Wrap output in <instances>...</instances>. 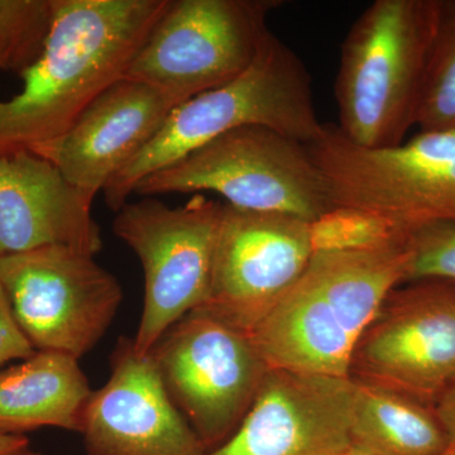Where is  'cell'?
Returning <instances> with one entry per match:
<instances>
[{
    "label": "cell",
    "instance_id": "6da1fadb",
    "mask_svg": "<svg viewBox=\"0 0 455 455\" xmlns=\"http://www.w3.org/2000/svg\"><path fill=\"white\" fill-rule=\"evenodd\" d=\"M167 0H53L44 55L0 99V157L64 134L83 110L122 79Z\"/></svg>",
    "mask_w": 455,
    "mask_h": 455
},
{
    "label": "cell",
    "instance_id": "7a4b0ae2",
    "mask_svg": "<svg viewBox=\"0 0 455 455\" xmlns=\"http://www.w3.org/2000/svg\"><path fill=\"white\" fill-rule=\"evenodd\" d=\"M409 235L314 252L300 277L250 334L268 368L349 377L359 339L392 290L406 283Z\"/></svg>",
    "mask_w": 455,
    "mask_h": 455
},
{
    "label": "cell",
    "instance_id": "3957f363",
    "mask_svg": "<svg viewBox=\"0 0 455 455\" xmlns=\"http://www.w3.org/2000/svg\"><path fill=\"white\" fill-rule=\"evenodd\" d=\"M244 125H265L305 145L317 140L324 125L317 116L307 65L271 31L241 76L171 112L157 136L108 182L107 205L121 211L147 176Z\"/></svg>",
    "mask_w": 455,
    "mask_h": 455
},
{
    "label": "cell",
    "instance_id": "277c9868",
    "mask_svg": "<svg viewBox=\"0 0 455 455\" xmlns=\"http://www.w3.org/2000/svg\"><path fill=\"white\" fill-rule=\"evenodd\" d=\"M439 0H376L350 27L334 92L337 127L355 145L388 148L416 125Z\"/></svg>",
    "mask_w": 455,
    "mask_h": 455
},
{
    "label": "cell",
    "instance_id": "5b68a950",
    "mask_svg": "<svg viewBox=\"0 0 455 455\" xmlns=\"http://www.w3.org/2000/svg\"><path fill=\"white\" fill-rule=\"evenodd\" d=\"M307 146L335 209L366 212L406 233L455 223V128L368 148L324 123Z\"/></svg>",
    "mask_w": 455,
    "mask_h": 455
},
{
    "label": "cell",
    "instance_id": "8992f818",
    "mask_svg": "<svg viewBox=\"0 0 455 455\" xmlns=\"http://www.w3.org/2000/svg\"><path fill=\"white\" fill-rule=\"evenodd\" d=\"M197 191H212L235 208L310 223L335 211L307 146L265 125L228 132L147 176L134 193L154 197Z\"/></svg>",
    "mask_w": 455,
    "mask_h": 455
},
{
    "label": "cell",
    "instance_id": "52a82bcc",
    "mask_svg": "<svg viewBox=\"0 0 455 455\" xmlns=\"http://www.w3.org/2000/svg\"><path fill=\"white\" fill-rule=\"evenodd\" d=\"M283 0H167L123 77L163 90L179 104L241 76Z\"/></svg>",
    "mask_w": 455,
    "mask_h": 455
},
{
    "label": "cell",
    "instance_id": "ba28073f",
    "mask_svg": "<svg viewBox=\"0 0 455 455\" xmlns=\"http://www.w3.org/2000/svg\"><path fill=\"white\" fill-rule=\"evenodd\" d=\"M148 355L208 451L235 433L269 370L247 334L202 310L171 325Z\"/></svg>",
    "mask_w": 455,
    "mask_h": 455
},
{
    "label": "cell",
    "instance_id": "9c48e42d",
    "mask_svg": "<svg viewBox=\"0 0 455 455\" xmlns=\"http://www.w3.org/2000/svg\"><path fill=\"white\" fill-rule=\"evenodd\" d=\"M221 208L196 196L176 208L145 197L116 212L114 233L139 256L145 271V307L132 339L140 357L208 299Z\"/></svg>",
    "mask_w": 455,
    "mask_h": 455
},
{
    "label": "cell",
    "instance_id": "30bf717a",
    "mask_svg": "<svg viewBox=\"0 0 455 455\" xmlns=\"http://www.w3.org/2000/svg\"><path fill=\"white\" fill-rule=\"evenodd\" d=\"M0 287L36 352L76 359L97 346L123 301L110 272L61 245L0 257Z\"/></svg>",
    "mask_w": 455,
    "mask_h": 455
},
{
    "label": "cell",
    "instance_id": "8fae6325",
    "mask_svg": "<svg viewBox=\"0 0 455 455\" xmlns=\"http://www.w3.org/2000/svg\"><path fill=\"white\" fill-rule=\"evenodd\" d=\"M349 379L429 406L455 387V283L420 280L388 293L359 339Z\"/></svg>",
    "mask_w": 455,
    "mask_h": 455
},
{
    "label": "cell",
    "instance_id": "7c38bea8",
    "mask_svg": "<svg viewBox=\"0 0 455 455\" xmlns=\"http://www.w3.org/2000/svg\"><path fill=\"white\" fill-rule=\"evenodd\" d=\"M313 254L310 221L227 204L218 226L211 290L196 310L250 337Z\"/></svg>",
    "mask_w": 455,
    "mask_h": 455
},
{
    "label": "cell",
    "instance_id": "4fadbf2b",
    "mask_svg": "<svg viewBox=\"0 0 455 455\" xmlns=\"http://www.w3.org/2000/svg\"><path fill=\"white\" fill-rule=\"evenodd\" d=\"M355 381L269 368L235 433L208 455H344Z\"/></svg>",
    "mask_w": 455,
    "mask_h": 455
},
{
    "label": "cell",
    "instance_id": "5bb4252c",
    "mask_svg": "<svg viewBox=\"0 0 455 455\" xmlns=\"http://www.w3.org/2000/svg\"><path fill=\"white\" fill-rule=\"evenodd\" d=\"M80 434L86 455H208L164 390L151 357L119 339L109 381L92 391Z\"/></svg>",
    "mask_w": 455,
    "mask_h": 455
},
{
    "label": "cell",
    "instance_id": "9a60e30c",
    "mask_svg": "<svg viewBox=\"0 0 455 455\" xmlns=\"http://www.w3.org/2000/svg\"><path fill=\"white\" fill-rule=\"evenodd\" d=\"M163 90L134 80L108 86L57 139L33 147L90 202L157 136L179 107Z\"/></svg>",
    "mask_w": 455,
    "mask_h": 455
},
{
    "label": "cell",
    "instance_id": "2e32d148",
    "mask_svg": "<svg viewBox=\"0 0 455 455\" xmlns=\"http://www.w3.org/2000/svg\"><path fill=\"white\" fill-rule=\"evenodd\" d=\"M92 203L32 151L0 157V257L49 245L90 256L103 250Z\"/></svg>",
    "mask_w": 455,
    "mask_h": 455
},
{
    "label": "cell",
    "instance_id": "e0dca14e",
    "mask_svg": "<svg viewBox=\"0 0 455 455\" xmlns=\"http://www.w3.org/2000/svg\"><path fill=\"white\" fill-rule=\"evenodd\" d=\"M92 392L79 359L36 352L0 370V434L23 435L46 427L80 433Z\"/></svg>",
    "mask_w": 455,
    "mask_h": 455
},
{
    "label": "cell",
    "instance_id": "ac0fdd59",
    "mask_svg": "<svg viewBox=\"0 0 455 455\" xmlns=\"http://www.w3.org/2000/svg\"><path fill=\"white\" fill-rule=\"evenodd\" d=\"M350 442L371 455H444L451 447L433 406L355 381Z\"/></svg>",
    "mask_w": 455,
    "mask_h": 455
},
{
    "label": "cell",
    "instance_id": "d6986e66",
    "mask_svg": "<svg viewBox=\"0 0 455 455\" xmlns=\"http://www.w3.org/2000/svg\"><path fill=\"white\" fill-rule=\"evenodd\" d=\"M416 125L420 132L455 128V0H439Z\"/></svg>",
    "mask_w": 455,
    "mask_h": 455
},
{
    "label": "cell",
    "instance_id": "ffe728a7",
    "mask_svg": "<svg viewBox=\"0 0 455 455\" xmlns=\"http://www.w3.org/2000/svg\"><path fill=\"white\" fill-rule=\"evenodd\" d=\"M53 23V0H0V70L22 75L41 56Z\"/></svg>",
    "mask_w": 455,
    "mask_h": 455
},
{
    "label": "cell",
    "instance_id": "44dd1931",
    "mask_svg": "<svg viewBox=\"0 0 455 455\" xmlns=\"http://www.w3.org/2000/svg\"><path fill=\"white\" fill-rule=\"evenodd\" d=\"M400 232L403 230L387 221L347 209H335L322 220L311 223L314 252L366 247Z\"/></svg>",
    "mask_w": 455,
    "mask_h": 455
},
{
    "label": "cell",
    "instance_id": "7402d4cb",
    "mask_svg": "<svg viewBox=\"0 0 455 455\" xmlns=\"http://www.w3.org/2000/svg\"><path fill=\"white\" fill-rule=\"evenodd\" d=\"M407 235L411 257L406 283L431 278L455 283V223L430 224Z\"/></svg>",
    "mask_w": 455,
    "mask_h": 455
},
{
    "label": "cell",
    "instance_id": "603a6c76",
    "mask_svg": "<svg viewBox=\"0 0 455 455\" xmlns=\"http://www.w3.org/2000/svg\"><path fill=\"white\" fill-rule=\"evenodd\" d=\"M35 353L31 343L17 325L4 291L0 287V367L11 361H25Z\"/></svg>",
    "mask_w": 455,
    "mask_h": 455
},
{
    "label": "cell",
    "instance_id": "cb8c5ba5",
    "mask_svg": "<svg viewBox=\"0 0 455 455\" xmlns=\"http://www.w3.org/2000/svg\"><path fill=\"white\" fill-rule=\"evenodd\" d=\"M434 409L447 431L451 445H455V387L440 398Z\"/></svg>",
    "mask_w": 455,
    "mask_h": 455
},
{
    "label": "cell",
    "instance_id": "d4e9b609",
    "mask_svg": "<svg viewBox=\"0 0 455 455\" xmlns=\"http://www.w3.org/2000/svg\"><path fill=\"white\" fill-rule=\"evenodd\" d=\"M29 445V440L25 435H2L0 434V455L11 453Z\"/></svg>",
    "mask_w": 455,
    "mask_h": 455
},
{
    "label": "cell",
    "instance_id": "484cf974",
    "mask_svg": "<svg viewBox=\"0 0 455 455\" xmlns=\"http://www.w3.org/2000/svg\"><path fill=\"white\" fill-rule=\"evenodd\" d=\"M5 455H44V454L38 453V451H32V449L29 448V445H27V447L17 449V451H11V453H8Z\"/></svg>",
    "mask_w": 455,
    "mask_h": 455
},
{
    "label": "cell",
    "instance_id": "4316f807",
    "mask_svg": "<svg viewBox=\"0 0 455 455\" xmlns=\"http://www.w3.org/2000/svg\"><path fill=\"white\" fill-rule=\"evenodd\" d=\"M344 455H371V454L366 453V451H361V449L352 447Z\"/></svg>",
    "mask_w": 455,
    "mask_h": 455
},
{
    "label": "cell",
    "instance_id": "83f0119b",
    "mask_svg": "<svg viewBox=\"0 0 455 455\" xmlns=\"http://www.w3.org/2000/svg\"><path fill=\"white\" fill-rule=\"evenodd\" d=\"M444 455H455V445H451L449 451Z\"/></svg>",
    "mask_w": 455,
    "mask_h": 455
}]
</instances>
